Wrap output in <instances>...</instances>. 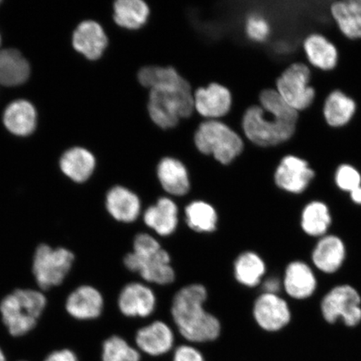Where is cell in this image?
<instances>
[{
    "instance_id": "cell-3",
    "label": "cell",
    "mask_w": 361,
    "mask_h": 361,
    "mask_svg": "<svg viewBox=\"0 0 361 361\" xmlns=\"http://www.w3.org/2000/svg\"><path fill=\"white\" fill-rule=\"evenodd\" d=\"M298 123L279 118L265 111L258 103L243 112L240 133L247 142L259 148L276 147L290 141Z\"/></svg>"
},
{
    "instance_id": "cell-8",
    "label": "cell",
    "mask_w": 361,
    "mask_h": 361,
    "mask_svg": "<svg viewBox=\"0 0 361 361\" xmlns=\"http://www.w3.org/2000/svg\"><path fill=\"white\" fill-rule=\"evenodd\" d=\"M310 68L303 62L292 63L275 80L274 89L288 106L297 112L308 110L316 99V90L311 85Z\"/></svg>"
},
{
    "instance_id": "cell-27",
    "label": "cell",
    "mask_w": 361,
    "mask_h": 361,
    "mask_svg": "<svg viewBox=\"0 0 361 361\" xmlns=\"http://www.w3.org/2000/svg\"><path fill=\"white\" fill-rule=\"evenodd\" d=\"M97 161L92 153L81 147L72 148L61 157V169L68 178L82 183L92 177Z\"/></svg>"
},
{
    "instance_id": "cell-16",
    "label": "cell",
    "mask_w": 361,
    "mask_h": 361,
    "mask_svg": "<svg viewBox=\"0 0 361 361\" xmlns=\"http://www.w3.org/2000/svg\"><path fill=\"white\" fill-rule=\"evenodd\" d=\"M73 45L76 51L90 61L99 60L106 52L109 39L103 27L94 20L81 23L73 35Z\"/></svg>"
},
{
    "instance_id": "cell-36",
    "label": "cell",
    "mask_w": 361,
    "mask_h": 361,
    "mask_svg": "<svg viewBox=\"0 0 361 361\" xmlns=\"http://www.w3.org/2000/svg\"><path fill=\"white\" fill-rule=\"evenodd\" d=\"M334 180L337 188L344 192L350 193L361 187L360 171L350 164L338 165L335 171Z\"/></svg>"
},
{
    "instance_id": "cell-41",
    "label": "cell",
    "mask_w": 361,
    "mask_h": 361,
    "mask_svg": "<svg viewBox=\"0 0 361 361\" xmlns=\"http://www.w3.org/2000/svg\"><path fill=\"white\" fill-rule=\"evenodd\" d=\"M0 361H6V355H4L1 348H0Z\"/></svg>"
},
{
    "instance_id": "cell-26",
    "label": "cell",
    "mask_w": 361,
    "mask_h": 361,
    "mask_svg": "<svg viewBox=\"0 0 361 361\" xmlns=\"http://www.w3.org/2000/svg\"><path fill=\"white\" fill-rule=\"evenodd\" d=\"M332 224L331 210L326 202L311 201L301 212L300 227L310 237L319 238L329 233Z\"/></svg>"
},
{
    "instance_id": "cell-1",
    "label": "cell",
    "mask_w": 361,
    "mask_h": 361,
    "mask_svg": "<svg viewBox=\"0 0 361 361\" xmlns=\"http://www.w3.org/2000/svg\"><path fill=\"white\" fill-rule=\"evenodd\" d=\"M207 295L204 286L192 284L183 288L174 297L171 314L180 333L188 341L205 342L219 336V319L203 308Z\"/></svg>"
},
{
    "instance_id": "cell-11",
    "label": "cell",
    "mask_w": 361,
    "mask_h": 361,
    "mask_svg": "<svg viewBox=\"0 0 361 361\" xmlns=\"http://www.w3.org/2000/svg\"><path fill=\"white\" fill-rule=\"evenodd\" d=\"M254 317L264 331L276 332L290 323L292 312L290 305L283 297L264 293L255 300Z\"/></svg>"
},
{
    "instance_id": "cell-39",
    "label": "cell",
    "mask_w": 361,
    "mask_h": 361,
    "mask_svg": "<svg viewBox=\"0 0 361 361\" xmlns=\"http://www.w3.org/2000/svg\"><path fill=\"white\" fill-rule=\"evenodd\" d=\"M264 293H274L279 295V292L283 288L282 281L277 277H270L265 279L263 283Z\"/></svg>"
},
{
    "instance_id": "cell-24",
    "label": "cell",
    "mask_w": 361,
    "mask_h": 361,
    "mask_svg": "<svg viewBox=\"0 0 361 361\" xmlns=\"http://www.w3.org/2000/svg\"><path fill=\"white\" fill-rule=\"evenodd\" d=\"M143 219L148 227L160 235H171L178 227V206L170 198L161 197L156 204L149 207Z\"/></svg>"
},
{
    "instance_id": "cell-13",
    "label": "cell",
    "mask_w": 361,
    "mask_h": 361,
    "mask_svg": "<svg viewBox=\"0 0 361 361\" xmlns=\"http://www.w3.org/2000/svg\"><path fill=\"white\" fill-rule=\"evenodd\" d=\"M283 290L295 300H305L312 297L317 290L318 281L314 270L304 261L290 262L284 270Z\"/></svg>"
},
{
    "instance_id": "cell-40",
    "label": "cell",
    "mask_w": 361,
    "mask_h": 361,
    "mask_svg": "<svg viewBox=\"0 0 361 361\" xmlns=\"http://www.w3.org/2000/svg\"><path fill=\"white\" fill-rule=\"evenodd\" d=\"M349 194L352 202L355 203V205L361 206V187L355 189Z\"/></svg>"
},
{
    "instance_id": "cell-7",
    "label": "cell",
    "mask_w": 361,
    "mask_h": 361,
    "mask_svg": "<svg viewBox=\"0 0 361 361\" xmlns=\"http://www.w3.org/2000/svg\"><path fill=\"white\" fill-rule=\"evenodd\" d=\"M74 261V252L66 247H54L47 243L39 245L32 261L36 283L43 290L61 286L73 267Z\"/></svg>"
},
{
    "instance_id": "cell-35",
    "label": "cell",
    "mask_w": 361,
    "mask_h": 361,
    "mask_svg": "<svg viewBox=\"0 0 361 361\" xmlns=\"http://www.w3.org/2000/svg\"><path fill=\"white\" fill-rule=\"evenodd\" d=\"M137 350L130 347L123 338L112 336L104 343L102 361H139Z\"/></svg>"
},
{
    "instance_id": "cell-4",
    "label": "cell",
    "mask_w": 361,
    "mask_h": 361,
    "mask_svg": "<svg viewBox=\"0 0 361 361\" xmlns=\"http://www.w3.org/2000/svg\"><path fill=\"white\" fill-rule=\"evenodd\" d=\"M47 305V297L42 291L17 288L0 302V314L8 333L20 337L32 331Z\"/></svg>"
},
{
    "instance_id": "cell-14",
    "label": "cell",
    "mask_w": 361,
    "mask_h": 361,
    "mask_svg": "<svg viewBox=\"0 0 361 361\" xmlns=\"http://www.w3.org/2000/svg\"><path fill=\"white\" fill-rule=\"evenodd\" d=\"M346 246L341 237L326 234L318 238L311 252L315 269L324 274H334L343 267L346 259Z\"/></svg>"
},
{
    "instance_id": "cell-37",
    "label": "cell",
    "mask_w": 361,
    "mask_h": 361,
    "mask_svg": "<svg viewBox=\"0 0 361 361\" xmlns=\"http://www.w3.org/2000/svg\"><path fill=\"white\" fill-rule=\"evenodd\" d=\"M174 361H204L200 351L191 346L183 345L176 350Z\"/></svg>"
},
{
    "instance_id": "cell-30",
    "label": "cell",
    "mask_w": 361,
    "mask_h": 361,
    "mask_svg": "<svg viewBox=\"0 0 361 361\" xmlns=\"http://www.w3.org/2000/svg\"><path fill=\"white\" fill-rule=\"evenodd\" d=\"M266 264L255 252H245L238 257L234 264V274L237 281L247 287H255L263 281Z\"/></svg>"
},
{
    "instance_id": "cell-6",
    "label": "cell",
    "mask_w": 361,
    "mask_h": 361,
    "mask_svg": "<svg viewBox=\"0 0 361 361\" xmlns=\"http://www.w3.org/2000/svg\"><path fill=\"white\" fill-rule=\"evenodd\" d=\"M170 261L168 252L162 250L154 238L140 233L135 238L133 252L125 257L124 263L126 268L139 273L145 281L165 286L175 278Z\"/></svg>"
},
{
    "instance_id": "cell-34",
    "label": "cell",
    "mask_w": 361,
    "mask_h": 361,
    "mask_svg": "<svg viewBox=\"0 0 361 361\" xmlns=\"http://www.w3.org/2000/svg\"><path fill=\"white\" fill-rule=\"evenodd\" d=\"M258 104L265 111L279 118L296 123L299 121L300 113L292 109L274 88L261 90L258 94Z\"/></svg>"
},
{
    "instance_id": "cell-5",
    "label": "cell",
    "mask_w": 361,
    "mask_h": 361,
    "mask_svg": "<svg viewBox=\"0 0 361 361\" xmlns=\"http://www.w3.org/2000/svg\"><path fill=\"white\" fill-rule=\"evenodd\" d=\"M194 144L202 155L224 166L233 164L246 145L243 135L221 120H203L194 134Z\"/></svg>"
},
{
    "instance_id": "cell-23",
    "label": "cell",
    "mask_w": 361,
    "mask_h": 361,
    "mask_svg": "<svg viewBox=\"0 0 361 361\" xmlns=\"http://www.w3.org/2000/svg\"><path fill=\"white\" fill-rule=\"evenodd\" d=\"M112 19L119 28L137 31L147 24L150 7L143 0H117L113 3Z\"/></svg>"
},
{
    "instance_id": "cell-25",
    "label": "cell",
    "mask_w": 361,
    "mask_h": 361,
    "mask_svg": "<svg viewBox=\"0 0 361 361\" xmlns=\"http://www.w3.org/2000/svg\"><path fill=\"white\" fill-rule=\"evenodd\" d=\"M140 349L151 355L166 353L173 347V334L168 324L156 322L144 327L137 332L135 337Z\"/></svg>"
},
{
    "instance_id": "cell-18",
    "label": "cell",
    "mask_w": 361,
    "mask_h": 361,
    "mask_svg": "<svg viewBox=\"0 0 361 361\" xmlns=\"http://www.w3.org/2000/svg\"><path fill=\"white\" fill-rule=\"evenodd\" d=\"M303 49L310 65L319 71H334L340 61L336 45L320 33L307 35L303 40Z\"/></svg>"
},
{
    "instance_id": "cell-28",
    "label": "cell",
    "mask_w": 361,
    "mask_h": 361,
    "mask_svg": "<svg viewBox=\"0 0 361 361\" xmlns=\"http://www.w3.org/2000/svg\"><path fill=\"white\" fill-rule=\"evenodd\" d=\"M30 75V66L16 49L0 51V84L13 87L24 83Z\"/></svg>"
},
{
    "instance_id": "cell-38",
    "label": "cell",
    "mask_w": 361,
    "mask_h": 361,
    "mask_svg": "<svg viewBox=\"0 0 361 361\" xmlns=\"http://www.w3.org/2000/svg\"><path fill=\"white\" fill-rule=\"evenodd\" d=\"M44 361H78V360L73 351L63 349L52 352Z\"/></svg>"
},
{
    "instance_id": "cell-9",
    "label": "cell",
    "mask_w": 361,
    "mask_h": 361,
    "mask_svg": "<svg viewBox=\"0 0 361 361\" xmlns=\"http://www.w3.org/2000/svg\"><path fill=\"white\" fill-rule=\"evenodd\" d=\"M320 312L329 324L341 319L347 327L357 326L361 323L360 293L350 284H338L322 298Z\"/></svg>"
},
{
    "instance_id": "cell-20",
    "label": "cell",
    "mask_w": 361,
    "mask_h": 361,
    "mask_svg": "<svg viewBox=\"0 0 361 361\" xmlns=\"http://www.w3.org/2000/svg\"><path fill=\"white\" fill-rule=\"evenodd\" d=\"M356 111V102L341 90H332L324 99L323 117L329 128H345L353 120Z\"/></svg>"
},
{
    "instance_id": "cell-2",
    "label": "cell",
    "mask_w": 361,
    "mask_h": 361,
    "mask_svg": "<svg viewBox=\"0 0 361 361\" xmlns=\"http://www.w3.org/2000/svg\"><path fill=\"white\" fill-rule=\"evenodd\" d=\"M194 89L188 81L178 85L149 90L147 111L153 123L171 130L194 113Z\"/></svg>"
},
{
    "instance_id": "cell-21",
    "label": "cell",
    "mask_w": 361,
    "mask_h": 361,
    "mask_svg": "<svg viewBox=\"0 0 361 361\" xmlns=\"http://www.w3.org/2000/svg\"><path fill=\"white\" fill-rule=\"evenodd\" d=\"M106 207L112 218L123 223L137 220L141 212L140 198L129 188L115 186L106 194Z\"/></svg>"
},
{
    "instance_id": "cell-19",
    "label": "cell",
    "mask_w": 361,
    "mask_h": 361,
    "mask_svg": "<svg viewBox=\"0 0 361 361\" xmlns=\"http://www.w3.org/2000/svg\"><path fill=\"white\" fill-rule=\"evenodd\" d=\"M118 305L121 312L128 317H147L155 310L156 297L144 284L130 283L121 290Z\"/></svg>"
},
{
    "instance_id": "cell-32",
    "label": "cell",
    "mask_w": 361,
    "mask_h": 361,
    "mask_svg": "<svg viewBox=\"0 0 361 361\" xmlns=\"http://www.w3.org/2000/svg\"><path fill=\"white\" fill-rule=\"evenodd\" d=\"M185 215L189 227L197 232L211 233L216 229L218 215L209 203L192 202L186 207Z\"/></svg>"
},
{
    "instance_id": "cell-29",
    "label": "cell",
    "mask_w": 361,
    "mask_h": 361,
    "mask_svg": "<svg viewBox=\"0 0 361 361\" xmlns=\"http://www.w3.org/2000/svg\"><path fill=\"white\" fill-rule=\"evenodd\" d=\"M4 123L11 133L18 135L32 133L36 126V111L32 104L27 101H16L7 107Z\"/></svg>"
},
{
    "instance_id": "cell-12",
    "label": "cell",
    "mask_w": 361,
    "mask_h": 361,
    "mask_svg": "<svg viewBox=\"0 0 361 361\" xmlns=\"http://www.w3.org/2000/svg\"><path fill=\"white\" fill-rule=\"evenodd\" d=\"M194 108L204 120H222L233 106L231 92L224 85L210 83L194 90Z\"/></svg>"
},
{
    "instance_id": "cell-17",
    "label": "cell",
    "mask_w": 361,
    "mask_h": 361,
    "mask_svg": "<svg viewBox=\"0 0 361 361\" xmlns=\"http://www.w3.org/2000/svg\"><path fill=\"white\" fill-rule=\"evenodd\" d=\"M65 308L68 314L75 319H97L102 313L103 297L96 288L81 286L67 297Z\"/></svg>"
},
{
    "instance_id": "cell-10",
    "label": "cell",
    "mask_w": 361,
    "mask_h": 361,
    "mask_svg": "<svg viewBox=\"0 0 361 361\" xmlns=\"http://www.w3.org/2000/svg\"><path fill=\"white\" fill-rule=\"evenodd\" d=\"M315 178V171L305 158L286 155L279 161L274 173L277 188L287 193L300 195L309 188Z\"/></svg>"
},
{
    "instance_id": "cell-31",
    "label": "cell",
    "mask_w": 361,
    "mask_h": 361,
    "mask_svg": "<svg viewBox=\"0 0 361 361\" xmlns=\"http://www.w3.org/2000/svg\"><path fill=\"white\" fill-rule=\"evenodd\" d=\"M137 80L147 90L178 85L186 81L173 67L154 65L142 67L137 72Z\"/></svg>"
},
{
    "instance_id": "cell-22",
    "label": "cell",
    "mask_w": 361,
    "mask_h": 361,
    "mask_svg": "<svg viewBox=\"0 0 361 361\" xmlns=\"http://www.w3.org/2000/svg\"><path fill=\"white\" fill-rule=\"evenodd\" d=\"M329 12L346 39H361V0H341L331 4Z\"/></svg>"
},
{
    "instance_id": "cell-15",
    "label": "cell",
    "mask_w": 361,
    "mask_h": 361,
    "mask_svg": "<svg viewBox=\"0 0 361 361\" xmlns=\"http://www.w3.org/2000/svg\"><path fill=\"white\" fill-rule=\"evenodd\" d=\"M156 173L161 188L171 195L182 197L190 190V173L186 165L178 158L162 157L157 164Z\"/></svg>"
},
{
    "instance_id": "cell-33",
    "label": "cell",
    "mask_w": 361,
    "mask_h": 361,
    "mask_svg": "<svg viewBox=\"0 0 361 361\" xmlns=\"http://www.w3.org/2000/svg\"><path fill=\"white\" fill-rule=\"evenodd\" d=\"M243 30L248 42L262 44L269 39L272 34V25L263 13L250 11L243 15Z\"/></svg>"
}]
</instances>
